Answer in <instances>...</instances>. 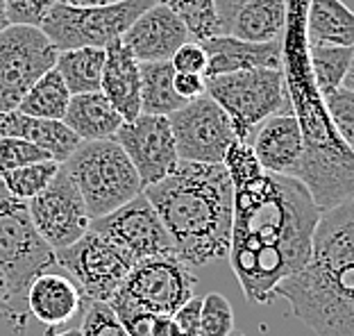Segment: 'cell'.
<instances>
[{
  "label": "cell",
  "instance_id": "obj_1",
  "mask_svg": "<svg viewBox=\"0 0 354 336\" xmlns=\"http://www.w3.org/2000/svg\"><path fill=\"white\" fill-rule=\"evenodd\" d=\"M318 218L302 180L257 171L234 182L227 257L248 302L268 305L277 286L309 261Z\"/></svg>",
  "mask_w": 354,
  "mask_h": 336
},
{
  "label": "cell",
  "instance_id": "obj_2",
  "mask_svg": "<svg viewBox=\"0 0 354 336\" xmlns=\"http://www.w3.org/2000/svg\"><path fill=\"white\" fill-rule=\"evenodd\" d=\"M171 236L175 254L191 268L230 254L234 182L225 164L177 162L162 182L143 189Z\"/></svg>",
  "mask_w": 354,
  "mask_h": 336
},
{
  "label": "cell",
  "instance_id": "obj_3",
  "mask_svg": "<svg viewBox=\"0 0 354 336\" xmlns=\"http://www.w3.org/2000/svg\"><path fill=\"white\" fill-rule=\"evenodd\" d=\"M275 298L318 336H354V198L320 212L309 261Z\"/></svg>",
  "mask_w": 354,
  "mask_h": 336
},
{
  "label": "cell",
  "instance_id": "obj_4",
  "mask_svg": "<svg viewBox=\"0 0 354 336\" xmlns=\"http://www.w3.org/2000/svg\"><path fill=\"white\" fill-rule=\"evenodd\" d=\"M62 166L77 187L91 221L143 194L139 173L114 139L82 141Z\"/></svg>",
  "mask_w": 354,
  "mask_h": 336
},
{
  "label": "cell",
  "instance_id": "obj_5",
  "mask_svg": "<svg viewBox=\"0 0 354 336\" xmlns=\"http://www.w3.org/2000/svg\"><path fill=\"white\" fill-rule=\"evenodd\" d=\"M207 80V95L230 116L239 141L250 143L252 132L266 118L279 111H291L286 91V73L281 68L236 71Z\"/></svg>",
  "mask_w": 354,
  "mask_h": 336
},
{
  "label": "cell",
  "instance_id": "obj_6",
  "mask_svg": "<svg viewBox=\"0 0 354 336\" xmlns=\"http://www.w3.org/2000/svg\"><path fill=\"white\" fill-rule=\"evenodd\" d=\"M198 277L177 254H157L136 261L125 282L109 300V307L120 311H148L157 316H173L193 298Z\"/></svg>",
  "mask_w": 354,
  "mask_h": 336
},
{
  "label": "cell",
  "instance_id": "obj_7",
  "mask_svg": "<svg viewBox=\"0 0 354 336\" xmlns=\"http://www.w3.org/2000/svg\"><path fill=\"white\" fill-rule=\"evenodd\" d=\"M155 0H123L102 7H71L57 3L41 23L44 35L57 50L71 48H107L127 32V28Z\"/></svg>",
  "mask_w": 354,
  "mask_h": 336
},
{
  "label": "cell",
  "instance_id": "obj_8",
  "mask_svg": "<svg viewBox=\"0 0 354 336\" xmlns=\"http://www.w3.org/2000/svg\"><path fill=\"white\" fill-rule=\"evenodd\" d=\"M55 263V250L37 232L28 203L14 198L0 182V268L23 300L35 279Z\"/></svg>",
  "mask_w": 354,
  "mask_h": 336
},
{
  "label": "cell",
  "instance_id": "obj_9",
  "mask_svg": "<svg viewBox=\"0 0 354 336\" xmlns=\"http://www.w3.org/2000/svg\"><path fill=\"white\" fill-rule=\"evenodd\" d=\"M55 263L66 270L86 300L109 302L136 261L109 239L86 230L73 245L55 250Z\"/></svg>",
  "mask_w": 354,
  "mask_h": 336
},
{
  "label": "cell",
  "instance_id": "obj_10",
  "mask_svg": "<svg viewBox=\"0 0 354 336\" xmlns=\"http://www.w3.org/2000/svg\"><path fill=\"white\" fill-rule=\"evenodd\" d=\"M59 50L37 26L0 32V111H14L30 86L55 68Z\"/></svg>",
  "mask_w": 354,
  "mask_h": 336
},
{
  "label": "cell",
  "instance_id": "obj_11",
  "mask_svg": "<svg viewBox=\"0 0 354 336\" xmlns=\"http://www.w3.org/2000/svg\"><path fill=\"white\" fill-rule=\"evenodd\" d=\"M168 121H171L177 157L182 162L223 164L230 146L236 141L230 116L207 93L173 111Z\"/></svg>",
  "mask_w": 354,
  "mask_h": 336
},
{
  "label": "cell",
  "instance_id": "obj_12",
  "mask_svg": "<svg viewBox=\"0 0 354 336\" xmlns=\"http://www.w3.org/2000/svg\"><path fill=\"white\" fill-rule=\"evenodd\" d=\"M28 209L37 232L53 250L73 245L91 225L84 200L64 166L41 194L30 200Z\"/></svg>",
  "mask_w": 354,
  "mask_h": 336
},
{
  "label": "cell",
  "instance_id": "obj_13",
  "mask_svg": "<svg viewBox=\"0 0 354 336\" xmlns=\"http://www.w3.org/2000/svg\"><path fill=\"white\" fill-rule=\"evenodd\" d=\"M88 230L98 232L111 243L123 248L134 261L157 257V254H175L162 218L143 194L118 207L116 212L91 221Z\"/></svg>",
  "mask_w": 354,
  "mask_h": 336
},
{
  "label": "cell",
  "instance_id": "obj_14",
  "mask_svg": "<svg viewBox=\"0 0 354 336\" xmlns=\"http://www.w3.org/2000/svg\"><path fill=\"white\" fill-rule=\"evenodd\" d=\"M114 141L130 157L143 189L162 182L180 162L168 116L139 114L120 125Z\"/></svg>",
  "mask_w": 354,
  "mask_h": 336
},
{
  "label": "cell",
  "instance_id": "obj_15",
  "mask_svg": "<svg viewBox=\"0 0 354 336\" xmlns=\"http://www.w3.org/2000/svg\"><path fill=\"white\" fill-rule=\"evenodd\" d=\"M120 39L139 62H171L173 55L191 41V35L171 7L155 3L136 16Z\"/></svg>",
  "mask_w": 354,
  "mask_h": 336
},
{
  "label": "cell",
  "instance_id": "obj_16",
  "mask_svg": "<svg viewBox=\"0 0 354 336\" xmlns=\"http://www.w3.org/2000/svg\"><path fill=\"white\" fill-rule=\"evenodd\" d=\"M252 153L266 173L300 180L304 139L302 127L293 111H279L254 130Z\"/></svg>",
  "mask_w": 354,
  "mask_h": 336
},
{
  "label": "cell",
  "instance_id": "obj_17",
  "mask_svg": "<svg viewBox=\"0 0 354 336\" xmlns=\"http://www.w3.org/2000/svg\"><path fill=\"white\" fill-rule=\"evenodd\" d=\"M203 48L207 53L205 77L252 68H281V64H284V41L281 39L254 44L232 35H218L205 39Z\"/></svg>",
  "mask_w": 354,
  "mask_h": 336
},
{
  "label": "cell",
  "instance_id": "obj_18",
  "mask_svg": "<svg viewBox=\"0 0 354 336\" xmlns=\"http://www.w3.org/2000/svg\"><path fill=\"white\" fill-rule=\"evenodd\" d=\"M26 300L30 316L50 327L48 334H55V330L62 332V327H66L84 309V295L73 279L48 270L30 284Z\"/></svg>",
  "mask_w": 354,
  "mask_h": 336
},
{
  "label": "cell",
  "instance_id": "obj_19",
  "mask_svg": "<svg viewBox=\"0 0 354 336\" xmlns=\"http://www.w3.org/2000/svg\"><path fill=\"white\" fill-rule=\"evenodd\" d=\"M100 91L123 116V121H134L141 114V75L139 59L116 39L104 48V68L100 80Z\"/></svg>",
  "mask_w": 354,
  "mask_h": 336
},
{
  "label": "cell",
  "instance_id": "obj_20",
  "mask_svg": "<svg viewBox=\"0 0 354 336\" xmlns=\"http://www.w3.org/2000/svg\"><path fill=\"white\" fill-rule=\"evenodd\" d=\"M14 137L35 143L37 148L46 150L50 159L64 164L75 153L80 146V137L71 132L64 121H48V118H37L21 114V111H0V139Z\"/></svg>",
  "mask_w": 354,
  "mask_h": 336
},
{
  "label": "cell",
  "instance_id": "obj_21",
  "mask_svg": "<svg viewBox=\"0 0 354 336\" xmlns=\"http://www.w3.org/2000/svg\"><path fill=\"white\" fill-rule=\"evenodd\" d=\"M123 123V116L102 91L71 95L66 116H64V125L75 132L80 141L114 139Z\"/></svg>",
  "mask_w": 354,
  "mask_h": 336
},
{
  "label": "cell",
  "instance_id": "obj_22",
  "mask_svg": "<svg viewBox=\"0 0 354 336\" xmlns=\"http://www.w3.org/2000/svg\"><path fill=\"white\" fill-rule=\"evenodd\" d=\"M307 46H354V12L343 0H309Z\"/></svg>",
  "mask_w": 354,
  "mask_h": 336
},
{
  "label": "cell",
  "instance_id": "obj_23",
  "mask_svg": "<svg viewBox=\"0 0 354 336\" xmlns=\"http://www.w3.org/2000/svg\"><path fill=\"white\" fill-rule=\"evenodd\" d=\"M286 28V0H248L234 14L227 35L243 41L266 44L281 39Z\"/></svg>",
  "mask_w": 354,
  "mask_h": 336
},
{
  "label": "cell",
  "instance_id": "obj_24",
  "mask_svg": "<svg viewBox=\"0 0 354 336\" xmlns=\"http://www.w3.org/2000/svg\"><path fill=\"white\" fill-rule=\"evenodd\" d=\"M141 75V114L171 116L187 100L175 91V68L171 62H139Z\"/></svg>",
  "mask_w": 354,
  "mask_h": 336
},
{
  "label": "cell",
  "instance_id": "obj_25",
  "mask_svg": "<svg viewBox=\"0 0 354 336\" xmlns=\"http://www.w3.org/2000/svg\"><path fill=\"white\" fill-rule=\"evenodd\" d=\"M55 68H57V73L66 82L71 95L100 91L104 48H71V50H59Z\"/></svg>",
  "mask_w": 354,
  "mask_h": 336
},
{
  "label": "cell",
  "instance_id": "obj_26",
  "mask_svg": "<svg viewBox=\"0 0 354 336\" xmlns=\"http://www.w3.org/2000/svg\"><path fill=\"white\" fill-rule=\"evenodd\" d=\"M71 102V91L66 82L57 73V68H50L46 75H41L30 91L23 95L16 111L37 118H48V121H64Z\"/></svg>",
  "mask_w": 354,
  "mask_h": 336
},
{
  "label": "cell",
  "instance_id": "obj_27",
  "mask_svg": "<svg viewBox=\"0 0 354 336\" xmlns=\"http://www.w3.org/2000/svg\"><path fill=\"white\" fill-rule=\"evenodd\" d=\"M309 71L313 75V84L320 93V98L343 86L345 73L350 68L352 48L345 46H307Z\"/></svg>",
  "mask_w": 354,
  "mask_h": 336
},
{
  "label": "cell",
  "instance_id": "obj_28",
  "mask_svg": "<svg viewBox=\"0 0 354 336\" xmlns=\"http://www.w3.org/2000/svg\"><path fill=\"white\" fill-rule=\"evenodd\" d=\"M59 168H62L59 162L46 159V162H39V164L3 171L0 173V182H3V187L10 191L14 198L23 200V203H30L32 198H37L48 184L55 180Z\"/></svg>",
  "mask_w": 354,
  "mask_h": 336
},
{
  "label": "cell",
  "instance_id": "obj_29",
  "mask_svg": "<svg viewBox=\"0 0 354 336\" xmlns=\"http://www.w3.org/2000/svg\"><path fill=\"white\" fill-rule=\"evenodd\" d=\"M155 3L168 5L177 16H180L193 41L203 44L205 39L221 35L214 0H155Z\"/></svg>",
  "mask_w": 354,
  "mask_h": 336
},
{
  "label": "cell",
  "instance_id": "obj_30",
  "mask_svg": "<svg viewBox=\"0 0 354 336\" xmlns=\"http://www.w3.org/2000/svg\"><path fill=\"white\" fill-rule=\"evenodd\" d=\"M323 105L336 134L354 153V91L341 86V89L323 95Z\"/></svg>",
  "mask_w": 354,
  "mask_h": 336
},
{
  "label": "cell",
  "instance_id": "obj_31",
  "mask_svg": "<svg viewBox=\"0 0 354 336\" xmlns=\"http://www.w3.org/2000/svg\"><path fill=\"white\" fill-rule=\"evenodd\" d=\"M234 332V309L221 293H209L203 298L198 336H230Z\"/></svg>",
  "mask_w": 354,
  "mask_h": 336
},
{
  "label": "cell",
  "instance_id": "obj_32",
  "mask_svg": "<svg viewBox=\"0 0 354 336\" xmlns=\"http://www.w3.org/2000/svg\"><path fill=\"white\" fill-rule=\"evenodd\" d=\"M82 336H130L125 332L123 323L118 321L116 311L109 307V302L86 300L82 309Z\"/></svg>",
  "mask_w": 354,
  "mask_h": 336
},
{
  "label": "cell",
  "instance_id": "obj_33",
  "mask_svg": "<svg viewBox=\"0 0 354 336\" xmlns=\"http://www.w3.org/2000/svg\"><path fill=\"white\" fill-rule=\"evenodd\" d=\"M46 159H50V155H48L46 150L37 148L35 143L23 141V139H14V137L0 139V173L12 171V168L46 162Z\"/></svg>",
  "mask_w": 354,
  "mask_h": 336
},
{
  "label": "cell",
  "instance_id": "obj_34",
  "mask_svg": "<svg viewBox=\"0 0 354 336\" xmlns=\"http://www.w3.org/2000/svg\"><path fill=\"white\" fill-rule=\"evenodd\" d=\"M28 300L14 291L10 277L0 268V323H7L14 332H23L28 327Z\"/></svg>",
  "mask_w": 354,
  "mask_h": 336
},
{
  "label": "cell",
  "instance_id": "obj_35",
  "mask_svg": "<svg viewBox=\"0 0 354 336\" xmlns=\"http://www.w3.org/2000/svg\"><path fill=\"white\" fill-rule=\"evenodd\" d=\"M57 0H7V16L12 26H37L41 23Z\"/></svg>",
  "mask_w": 354,
  "mask_h": 336
},
{
  "label": "cell",
  "instance_id": "obj_36",
  "mask_svg": "<svg viewBox=\"0 0 354 336\" xmlns=\"http://www.w3.org/2000/svg\"><path fill=\"white\" fill-rule=\"evenodd\" d=\"M171 64L175 68V73H193V75H205L207 71V53L203 44L198 41H187L180 50H177L173 57H171Z\"/></svg>",
  "mask_w": 354,
  "mask_h": 336
},
{
  "label": "cell",
  "instance_id": "obj_37",
  "mask_svg": "<svg viewBox=\"0 0 354 336\" xmlns=\"http://www.w3.org/2000/svg\"><path fill=\"white\" fill-rule=\"evenodd\" d=\"M116 316L130 336H155L159 321L157 314H148V311H120Z\"/></svg>",
  "mask_w": 354,
  "mask_h": 336
},
{
  "label": "cell",
  "instance_id": "obj_38",
  "mask_svg": "<svg viewBox=\"0 0 354 336\" xmlns=\"http://www.w3.org/2000/svg\"><path fill=\"white\" fill-rule=\"evenodd\" d=\"M200 311H203V298H191L187 305L175 311L173 318L177 325V336H198Z\"/></svg>",
  "mask_w": 354,
  "mask_h": 336
},
{
  "label": "cell",
  "instance_id": "obj_39",
  "mask_svg": "<svg viewBox=\"0 0 354 336\" xmlns=\"http://www.w3.org/2000/svg\"><path fill=\"white\" fill-rule=\"evenodd\" d=\"M175 91L180 98H184L187 102L200 98V95L207 93V80L205 75H193V73H175Z\"/></svg>",
  "mask_w": 354,
  "mask_h": 336
},
{
  "label": "cell",
  "instance_id": "obj_40",
  "mask_svg": "<svg viewBox=\"0 0 354 336\" xmlns=\"http://www.w3.org/2000/svg\"><path fill=\"white\" fill-rule=\"evenodd\" d=\"M245 3H248V0H214L216 19H218V26H221V35H227L232 19H234V14H236Z\"/></svg>",
  "mask_w": 354,
  "mask_h": 336
},
{
  "label": "cell",
  "instance_id": "obj_41",
  "mask_svg": "<svg viewBox=\"0 0 354 336\" xmlns=\"http://www.w3.org/2000/svg\"><path fill=\"white\" fill-rule=\"evenodd\" d=\"M62 5H71V7H102V5H116L123 3V0H57Z\"/></svg>",
  "mask_w": 354,
  "mask_h": 336
},
{
  "label": "cell",
  "instance_id": "obj_42",
  "mask_svg": "<svg viewBox=\"0 0 354 336\" xmlns=\"http://www.w3.org/2000/svg\"><path fill=\"white\" fill-rule=\"evenodd\" d=\"M343 86H345V89L354 91V46H352V59H350V68H348V73H345Z\"/></svg>",
  "mask_w": 354,
  "mask_h": 336
},
{
  "label": "cell",
  "instance_id": "obj_43",
  "mask_svg": "<svg viewBox=\"0 0 354 336\" xmlns=\"http://www.w3.org/2000/svg\"><path fill=\"white\" fill-rule=\"evenodd\" d=\"M10 16H7V0H0V32L5 28H10Z\"/></svg>",
  "mask_w": 354,
  "mask_h": 336
},
{
  "label": "cell",
  "instance_id": "obj_44",
  "mask_svg": "<svg viewBox=\"0 0 354 336\" xmlns=\"http://www.w3.org/2000/svg\"><path fill=\"white\" fill-rule=\"evenodd\" d=\"M48 336H82L80 330H62V332H55V334H48Z\"/></svg>",
  "mask_w": 354,
  "mask_h": 336
},
{
  "label": "cell",
  "instance_id": "obj_45",
  "mask_svg": "<svg viewBox=\"0 0 354 336\" xmlns=\"http://www.w3.org/2000/svg\"><path fill=\"white\" fill-rule=\"evenodd\" d=\"M230 336H245V334H241V332H232Z\"/></svg>",
  "mask_w": 354,
  "mask_h": 336
}]
</instances>
